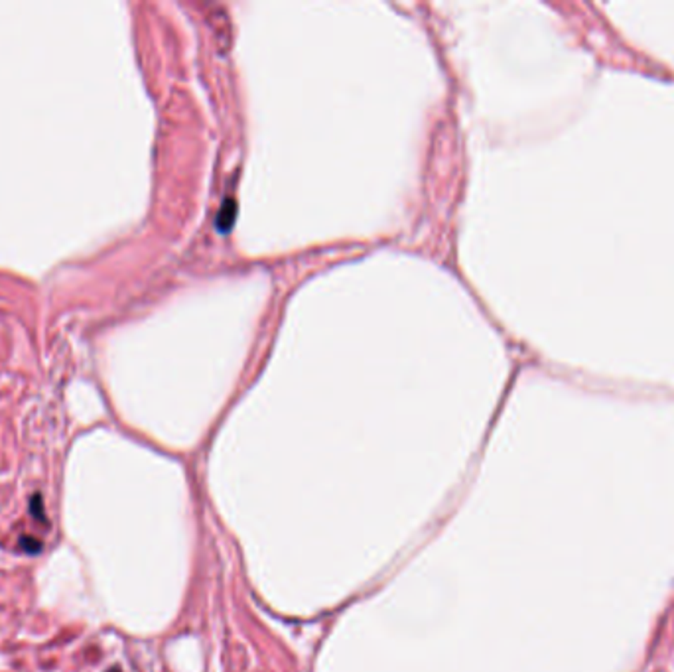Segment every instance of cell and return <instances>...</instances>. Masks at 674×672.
<instances>
[{
	"label": "cell",
	"mask_w": 674,
	"mask_h": 672,
	"mask_svg": "<svg viewBox=\"0 0 674 672\" xmlns=\"http://www.w3.org/2000/svg\"><path fill=\"white\" fill-rule=\"evenodd\" d=\"M20 546L26 552H32V554H36V552L42 550V544L38 541H34V538H28V536H22L20 538Z\"/></svg>",
	"instance_id": "cell-1"
},
{
	"label": "cell",
	"mask_w": 674,
	"mask_h": 672,
	"mask_svg": "<svg viewBox=\"0 0 674 672\" xmlns=\"http://www.w3.org/2000/svg\"><path fill=\"white\" fill-rule=\"evenodd\" d=\"M30 512L36 517V519H40V521H46V517L42 515L44 512V507H42V499L40 495H34V499L30 503Z\"/></svg>",
	"instance_id": "cell-2"
}]
</instances>
